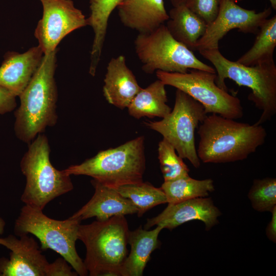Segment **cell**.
Segmentation results:
<instances>
[{"label":"cell","mask_w":276,"mask_h":276,"mask_svg":"<svg viewBox=\"0 0 276 276\" xmlns=\"http://www.w3.org/2000/svg\"><path fill=\"white\" fill-rule=\"evenodd\" d=\"M197 134L200 160L215 164L246 159L265 143L267 136L262 125L239 122L215 113L206 116Z\"/></svg>","instance_id":"cell-1"},{"label":"cell","mask_w":276,"mask_h":276,"mask_svg":"<svg viewBox=\"0 0 276 276\" xmlns=\"http://www.w3.org/2000/svg\"><path fill=\"white\" fill-rule=\"evenodd\" d=\"M57 51L44 54L31 81L18 96L20 105L14 113V130L17 137L24 143L29 144L57 123Z\"/></svg>","instance_id":"cell-2"},{"label":"cell","mask_w":276,"mask_h":276,"mask_svg":"<svg viewBox=\"0 0 276 276\" xmlns=\"http://www.w3.org/2000/svg\"><path fill=\"white\" fill-rule=\"evenodd\" d=\"M129 228L125 216L80 224L78 239L86 248L83 261L90 276H120L128 254Z\"/></svg>","instance_id":"cell-3"},{"label":"cell","mask_w":276,"mask_h":276,"mask_svg":"<svg viewBox=\"0 0 276 276\" xmlns=\"http://www.w3.org/2000/svg\"><path fill=\"white\" fill-rule=\"evenodd\" d=\"M201 55L214 66L216 74L215 82L227 90L226 79L239 86L249 88L251 93L248 99L261 111L256 125L270 120L276 113V65L274 61L247 66L225 58L219 49L202 50Z\"/></svg>","instance_id":"cell-4"},{"label":"cell","mask_w":276,"mask_h":276,"mask_svg":"<svg viewBox=\"0 0 276 276\" xmlns=\"http://www.w3.org/2000/svg\"><path fill=\"white\" fill-rule=\"evenodd\" d=\"M145 169L144 137L140 136L117 147L101 151L64 170L70 175L90 176L106 187L117 189L143 182Z\"/></svg>","instance_id":"cell-5"},{"label":"cell","mask_w":276,"mask_h":276,"mask_svg":"<svg viewBox=\"0 0 276 276\" xmlns=\"http://www.w3.org/2000/svg\"><path fill=\"white\" fill-rule=\"evenodd\" d=\"M50 153L47 137L39 134L29 144L20 164L26 181L21 200L41 210L50 201L74 188L71 175L52 165Z\"/></svg>","instance_id":"cell-6"},{"label":"cell","mask_w":276,"mask_h":276,"mask_svg":"<svg viewBox=\"0 0 276 276\" xmlns=\"http://www.w3.org/2000/svg\"><path fill=\"white\" fill-rule=\"evenodd\" d=\"M43 210L25 204L15 220L14 232L17 236L31 234L40 241L41 250L51 249L63 258L80 276L88 272L76 248L80 222L69 217L63 220L49 218Z\"/></svg>","instance_id":"cell-7"},{"label":"cell","mask_w":276,"mask_h":276,"mask_svg":"<svg viewBox=\"0 0 276 276\" xmlns=\"http://www.w3.org/2000/svg\"><path fill=\"white\" fill-rule=\"evenodd\" d=\"M134 44L142 68L146 73L157 71L184 73L190 70L216 73L214 67L200 61L192 51L175 39L165 24L151 32L139 33Z\"/></svg>","instance_id":"cell-8"},{"label":"cell","mask_w":276,"mask_h":276,"mask_svg":"<svg viewBox=\"0 0 276 276\" xmlns=\"http://www.w3.org/2000/svg\"><path fill=\"white\" fill-rule=\"evenodd\" d=\"M208 114L204 107L185 92L177 89L173 109L162 120L146 121V126L160 133L182 159L195 168L200 166L195 141V131Z\"/></svg>","instance_id":"cell-9"},{"label":"cell","mask_w":276,"mask_h":276,"mask_svg":"<svg viewBox=\"0 0 276 276\" xmlns=\"http://www.w3.org/2000/svg\"><path fill=\"white\" fill-rule=\"evenodd\" d=\"M156 75L166 85L185 92L201 104L207 114L215 113L234 120L243 116L240 100L216 84V73L198 70L184 73L157 71Z\"/></svg>","instance_id":"cell-10"},{"label":"cell","mask_w":276,"mask_h":276,"mask_svg":"<svg viewBox=\"0 0 276 276\" xmlns=\"http://www.w3.org/2000/svg\"><path fill=\"white\" fill-rule=\"evenodd\" d=\"M42 16L34 36L44 54L57 49L61 40L74 30L88 25L87 18L72 0H39Z\"/></svg>","instance_id":"cell-11"},{"label":"cell","mask_w":276,"mask_h":276,"mask_svg":"<svg viewBox=\"0 0 276 276\" xmlns=\"http://www.w3.org/2000/svg\"><path fill=\"white\" fill-rule=\"evenodd\" d=\"M269 7L260 12L243 8L233 0H220L218 14L207 25L203 35L197 41L195 51L218 49L219 42L231 30L256 34L271 13Z\"/></svg>","instance_id":"cell-12"},{"label":"cell","mask_w":276,"mask_h":276,"mask_svg":"<svg viewBox=\"0 0 276 276\" xmlns=\"http://www.w3.org/2000/svg\"><path fill=\"white\" fill-rule=\"evenodd\" d=\"M0 245L11 251L9 259L0 258V276H46L49 263L33 237L9 235Z\"/></svg>","instance_id":"cell-13"},{"label":"cell","mask_w":276,"mask_h":276,"mask_svg":"<svg viewBox=\"0 0 276 276\" xmlns=\"http://www.w3.org/2000/svg\"><path fill=\"white\" fill-rule=\"evenodd\" d=\"M221 213L209 197L196 198L175 204H168L166 209L157 216L148 218L144 228L148 229L154 225L172 230L181 224L192 220L203 222L206 230H210L218 223Z\"/></svg>","instance_id":"cell-14"},{"label":"cell","mask_w":276,"mask_h":276,"mask_svg":"<svg viewBox=\"0 0 276 276\" xmlns=\"http://www.w3.org/2000/svg\"><path fill=\"white\" fill-rule=\"evenodd\" d=\"M43 55L38 45L23 53H6L0 66V86L19 96L31 81Z\"/></svg>","instance_id":"cell-15"},{"label":"cell","mask_w":276,"mask_h":276,"mask_svg":"<svg viewBox=\"0 0 276 276\" xmlns=\"http://www.w3.org/2000/svg\"><path fill=\"white\" fill-rule=\"evenodd\" d=\"M91 183L95 189L94 194L70 217L80 221L92 217L103 221L113 216L137 213V208L132 202L122 196L116 189L106 187L94 179Z\"/></svg>","instance_id":"cell-16"},{"label":"cell","mask_w":276,"mask_h":276,"mask_svg":"<svg viewBox=\"0 0 276 276\" xmlns=\"http://www.w3.org/2000/svg\"><path fill=\"white\" fill-rule=\"evenodd\" d=\"M117 8L122 24L139 33L151 32L169 19L164 0H122Z\"/></svg>","instance_id":"cell-17"},{"label":"cell","mask_w":276,"mask_h":276,"mask_svg":"<svg viewBox=\"0 0 276 276\" xmlns=\"http://www.w3.org/2000/svg\"><path fill=\"white\" fill-rule=\"evenodd\" d=\"M104 82L103 91L106 100L121 109L127 108L141 89L135 76L127 66L123 55L110 59Z\"/></svg>","instance_id":"cell-18"},{"label":"cell","mask_w":276,"mask_h":276,"mask_svg":"<svg viewBox=\"0 0 276 276\" xmlns=\"http://www.w3.org/2000/svg\"><path fill=\"white\" fill-rule=\"evenodd\" d=\"M163 227L157 225L150 231L141 226L129 232L128 243L130 245L121 268L120 276H142L152 252L159 247L158 235Z\"/></svg>","instance_id":"cell-19"},{"label":"cell","mask_w":276,"mask_h":276,"mask_svg":"<svg viewBox=\"0 0 276 276\" xmlns=\"http://www.w3.org/2000/svg\"><path fill=\"white\" fill-rule=\"evenodd\" d=\"M166 25L172 37L190 50L204 34L208 24L186 5L173 7Z\"/></svg>","instance_id":"cell-20"},{"label":"cell","mask_w":276,"mask_h":276,"mask_svg":"<svg viewBox=\"0 0 276 276\" xmlns=\"http://www.w3.org/2000/svg\"><path fill=\"white\" fill-rule=\"evenodd\" d=\"M165 86L157 79L147 87L141 88L127 107L129 114L137 119L144 117L165 118L172 110L167 104Z\"/></svg>","instance_id":"cell-21"},{"label":"cell","mask_w":276,"mask_h":276,"mask_svg":"<svg viewBox=\"0 0 276 276\" xmlns=\"http://www.w3.org/2000/svg\"><path fill=\"white\" fill-rule=\"evenodd\" d=\"M122 1L89 0L90 13L87 20L94 33L89 70L93 76L95 75L100 60L109 17Z\"/></svg>","instance_id":"cell-22"},{"label":"cell","mask_w":276,"mask_h":276,"mask_svg":"<svg viewBox=\"0 0 276 276\" xmlns=\"http://www.w3.org/2000/svg\"><path fill=\"white\" fill-rule=\"evenodd\" d=\"M255 41L237 62L252 66L274 61L273 54L276 47V15L267 18L257 33Z\"/></svg>","instance_id":"cell-23"},{"label":"cell","mask_w":276,"mask_h":276,"mask_svg":"<svg viewBox=\"0 0 276 276\" xmlns=\"http://www.w3.org/2000/svg\"><path fill=\"white\" fill-rule=\"evenodd\" d=\"M160 188L164 192L168 204H175L189 199L206 197L215 190L211 178L198 180L189 176L164 181Z\"/></svg>","instance_id":"cell-24"},{"label":"cell","mask_w":276,"mask_h":276,"mask_svg":"<svg viewBox=\"0 0 276 276\" xmlns=\"http://www.w3.org/2000/svg\"><path fill=\"white\" fill-rule=\"evenodd\" d=\"M116 190L122 196L132 202L137 208L139 217L152 208L167 203L162 189L155 187L148 182L125 185Z\"/></svg>","instance_id":"cell-25"},{"label":"cell","mask_w":276,"mask_h":276,"mask_svg":"<svg viewBox=\"0 0 276 276\" xmlns=\"http://www.w3.org/2000/svg\"><path fill=\"white\" fill-rule=\"evenodd\" d=\"M158 158L164 181L189 176L190 170L175 148L163 139L158 145Z\"/></svg>","instance_id":"cell-26"},{"label":"cell","mask_w":276,"mask_h":276,"mask_svg":"<svg viewBox=\"0 0 276 276\" xmlns=\"http://www.w3.org/2000/svg\"><path fill=\"white\" fill-rule=\"evenodd\" d=\"M252 207L260 212H270L276 206V179H255L248 192Z\"/></svg>","instance_id":"cell-27"},{"label":"cell","mask_w":276,"mask_h":276,"mask_svg":"<svg viewBox=\"0 0 276 276\" xmlns=\"http://www.w3.org/2000/svg\"><path fill=\"white\" fill-rule=\"evenodd\" d=\"M220 0H186L185 5L208 25L216 17Z\"/></svg>","instance_id":"cell-28"},{"label":"cell","mask_w":276,"mask_h":276,"mask_svg":"<svg viewBox=\"0 0 276 276\" xmlns=\"http://www.w3.org/2000/svg\"><path fill=\"white\" fill-rule=\"evenodd\" d=\"M62 257L50 263L46 272V276H77L76 271L72 270V266Z\"/></svg>","instance_id":"cell-29"},{"label":"cell","mask_w":276,"mask_h":276,"mask_svg":"<svg viewBox=\"0 0 276 276\" xmlns=\"http://www.w3.org/2000/svg\"><path fill=\"white\" fill-rule=\"evenodd\" d=\"M16 97L9 90L0 86V114L11 112L15 108Z\"/></svg>","instance_id":"cell-30"},{"label":"cell","mask_w":276,"mask_h":276,"mask_svg":"<svg viewBox=\"0 0 276 276\" xmlns=\"http://www.w3.org/2000/svg\"><path fill=\"white\" fill-rule=\"evenodd\" d=\"M272 216L266 228V235L269 240L276 242V206L271 211Z\"/></svg>","instance_id":"cell-31"},{"label":"cell","mask_w":276,"mask_h":276,"mask_svg":"<svg viewBox=\"0 0 276 276\" xmlns=\"http://www.w3.org/2000/svg\"><path fill=\"white\" fill-rule=\"evenodd\" d=\"M173 7H177L182 5H185L186 0H170Z\"/></svg>","instance_id":"cell-32"},{"label":"cell","mask_w":276,"mask_h":276,"mask_svg":"<svg viewBox=\"0 0 276 276\" xmlns=\"http://www.w3.org/2000/svg\"><path fill=\"white\" fill-rule=\"evenodd\" d=\"M6 225L5 221L0 217V237L3 235Z\"/></svg>","instance_id":"cell-33"},{"label":"cell","mask_w":276,"mask_h":276,"mask_svg":"<svg viewBox=\"0 0 276 276\" xmlns=\"http://www.w3.org/2000/svg\"><path fill=\"white\" fill-rule=\"evenodd\" d=\"M271 5V8L273 10L276 9V0H269Z\"/></svg>","instance_id":"cell-34"},{"label":"cell","mask_w":276,"mask_h":276,"mask_svg":"<svg viewBox=\"0 0 276 276\" xmlns=\"http://www.w3.org/2000/svg\"><path fill=\"white\" fill-rule=\"evenodd\" d=\"M234 2H235L236 3H237L238 2H240V1H243V0H233Z\"/></svg>","instance_id":"cell-35"}]
</instances>
